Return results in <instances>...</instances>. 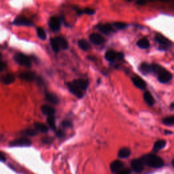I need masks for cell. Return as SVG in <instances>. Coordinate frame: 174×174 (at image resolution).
Here are the masks:
<instances>
[{
    "instance_id": "6da1fadb",
    "label": "cell",
    "mask_w": 174,
    "mask_h": 174,
    "mask_svg": "<svg viewBox=\"0 0 174 174\" xmlns=\"http://www.w3.org/2000/svg\"><path fill=\"white\" fill-rule=\"evenodd\" d=\"M66 84L71 93L78 98H82L84 95V92L87 89L89 82L87 79L80 78L67 82Z\"/></svg>"
},
{
    "instance_id": "7a4b0ae2",
    "label": "cell",
    "mask_w": 174,
    "mask_h": 174,
    "mask_svg": "<svg viewBox=\"0 0 174 174\" xmlns=\"http://www.w3.org/2000/svg\"><path fill=\"white\" fill-rule=\"evenodd\" d=\"M144 165L152 168H161L164 165V161L160 156L154 154H148L140 158Z\"/></svg>"
},
{
    "instance_id": "3957f363",
    "label": "cell",
    "mask_w": 174,
    "mask_h": 174,
    "mask_svg": "<svg viewBox=\"0 0 174 174\" xmlns=\"http://www.w3.org/2000/svg\"><path fill=\"white\" fill-rule=\"evenodd\" d=\"M14 59L17 63L25 66L26 67L29 68L31 67V60L29 56L24 55L22 53H16L14 56Z\"/></svg>"
},
{
    "instance_id": "277c9868",
    "label": "cell",
    "mask_w": 174,
    "mask_h": 174,
    "mask_svg": "<svg viewBox=\"0 0 174 174\" xmlns=\"http://www.w3.org/2000/svg\"><path fill=\"white\" fill-rule=\"evenodd\" d=\"M158 80L162 84H167L172 80L173 78V75L169 71L163 68L160 72L157 73Z\"/></svg>"
},
{
    "instance_id": "5b68a950",
    "label": "cell",
    "mask_w": 174,
    "mask_h": 174,
    "mask_svg": "<svg viewBox=\"0 0 174 174\" xmlns=\"http://www.w3.org/2000/svg\"><path fill=\"white\" fill-rule=\"evenodd\" d=\"M155 39L160 46V48H161L162 50H167L172 46V42L169 39H168L167 38H165V36L160 33L156 34Z\"/></svg>"
},
{
    "instance_id": "8992f818",
    "label": "cell",
    "mask_w": 174,
    "mask_h": 174,
    "mask_svg": "<svg viewBox=\"0 0 174 174\" xmlns=\"http://www.w3.org/2000/svg\"><path fill=\"white\" fill-rule=\"evenodd\" d=\"M13 25L16 26H26L31 27L33 26V22L31 20L26 18L25 16H17L13 21Z\"/></svg>"
},
{
    "instance_id": "52a82bcc",
    "label": "cell",
    "mask_w": 174,
    "mask_h": 174,
    "mask_svg": "<svg viewBox=\"0 0 174 174\" xmlns=\"http://www.w3.org/2000/svg\"><path fill=\"white\" fill-rule=\"evenodd\" d=\"M105 58L106 59L107 61L110 62H114L116 60H121L124 58L123 53H117L114 50H108L105 53Z\"/></svg>"
},
{
    "instance_id": "ba28073f",
    "label": "cell",
    "mask_w": 174,
    "mask_h": 174,
    "mask_svg": "<svg viewBox=\"0 0 174 174\" xmlns=\"http://www.w3.org/2000/svg\"><path fill=\"white\" fill-rule=\"evenodd\" d=\"M48 25H49L50 29L53 32H56L61 29V19L56 16H52L48 21Z\"/></svg>"
},
{
    "instance_id": "9c48e42d",
    "label": "cell",
    "mask_w": 174,
    "mask_h": 174,
    "mask_svg": "<svg viewBox=\"0 0 174 174\" xmlns=\"http://www.w3.org/2000/svg\"><path fill=\"white\" fill-rule=\"evenodd\" d=\"M131 169L135 172L140 173L144 169V162H142V159L139 158L137 159H133L131 162Z\"/></svg>"
},
{
    "instance_id": "30bf717a",
    "label": "cell",
    "mask_w": 174,
    "mask_h": 174,
    "mask_svg": "<svg viewBox=\"0 0 174 174\" xmlns=\"http://www.w3.org/2000/svg\"><path fill=\"white\" fill-rule=\"evenodd\" d=\"M10 145L11 146H17V147H24V146H30L31 145V142L30 139L26 138H21L16 139L15 140L10 142Z\"/></svg>"
},
{
    "instance_id": "8fae6325",
    "label": "cell",
    "mask_w": 174,
    "mask_h": 174,
    "mask_svg": "<svg viewBox=\"0 0 174 174\" xmlns=\"http://www.w3.org/2000/svg\"><path fill=\"white\" fill-rule=\"evenodd\" d=\"M19 78L21 80H23L31 82L37 80L38 77H37L36 73L35 72H31V71H27V72H22L20 74Z\"/></svg>"
},
{
    "instance_id": "7c38bea8",
    "label": "cell",
    "mask_w": 174,
    "mask_h": 174,
    "mask_svg": "<svg viewBox=\"0 0 174 174\" xmlns=\"http://www.w3.org/2000/svg\"><path fill=\"white\" fill-rule=\"evenodd\" d=\"M131 80H132L133 84L135 85L137 88H139V89L144 90L145 88H146V84H145V81L139 76H134L133 77H132Z\"/></svg>"
},
{
    "instance_id": "4fadbf2b",
    "label": "cell",
    "mask_w": 174,
    "mask_h": 174,
    "mask_svg": "<svg viewBox=\"0 0 174 174\" xmlns=\"http://www.w3.org/2000/svg\"><path fill=\"white\" fill-rule=\"evenodd\" d=\"M54 39H55V42H56V44H57L60 50H67L68 47H69L67 39L63 38V37L57 36Z\"/></svg>"
},
{
    "instance_id": "5bb4252c",
    "label": "cell",
    "mask_w": 174,
    "mask_h": 174,
    "mask_svg": "<svg viewBox=\"0 0 174 174\" xmlns=\"http://www.w3.org/2000/svg\"><path fill=\"white\" fill-rule=\"evenodd\" d=\"M15 80V76L13 73H6L0 77V81L4 84H10Z\"/></svg>"
},
{
    "instance_id": "9a60e30c",
    "label": "cell",
    "mask_w": 174,
    "mask_h": 174,
    "mask_svg": "<svg viewBox=\"0 0 174 174\" xmlns=\"http://www.w3.org/2000/svg\"><path fill=\"white\" fill-rule=\"evenodd\" d=\"M89 39L95 45H100L104 42V38L98 33H91L89 36Z\"/></svg>"
},
{
    "instance_id": "2e32d148",
    "label": "cell",
    "mask_w": 174,
    "mask_h": 174,
    "mask_svg": "<svg viewBox=\"0 0 174 174\" xmlns=\"http://www.w3.org/2000/svg\"><path fill=\"white\" fill-rule=\"evenodd\" d=\"M97 28L101 31V33L109 35L114 31L113 27L110 24H99L97 26Z\"/></svg>"
},
{
    "instance_id": "e0dca14e",
    "label": "cell",
    "mask_w": 174,
    "mask_h": 174,
    "mask_svg": "<svg viewBox=\"0 0 174 174\" xmlns=\"http://www.w3.org/2000/svg\"><path fill=\"white\" fill-rule=\"evenodd\" d=\"M124 167V163L121 161L116 160L110 164V169L113 173H117Z\"/></svg>"
},
{
    "instance_id": "ac0fdd59",
    "label": "cell",
    "mask_w": 174,
    "mask_h": 174,
    "mask_svg": "<svg viewBox=\"0 0 174 174\" xmlns=\"http://www.w3.org/2000/svg\"><path fill=\"white\" fill-rule=\"evenodd\" d=\"M45 98L46 100L51 103L53 104H57L59 102V99L57 96H56L55 94L52 93H45Z\"/></svg>"
},
{
    "instance_id": "d6986e66",
    "label": "cell",
    "mask_w": 174,
    "mask_h": 174,
    "mask_svg": "<svg viewBox=\"0 0 174 174\" xmlns=\"http://www.w3.org/2000/svg\"><path fill=\"white\" fill-rule=\"evenodd\" d=\"M42 112L44 114L48 116H52L55 114V110L52 106H50L48 105H44L42 106Z\"/></svg>"
},
{
    "instance_id": "ffe728a7",
    "label": "cell",
    "mask_w": 174,
    "mask_h": 174,
    "mask_svg": "<svg viewBox=\"0 0 174 174\" xmlns=\"http://www.w3.org/2000/svg\"><path fill=\"white\" fill-rule=\"evenodd\" d=\"M144 99L145 102L148 105H150V106H152L155 103V99H154L152 94H151L149 91L145 92V93L144 94Z\"/></svg>"
},
{
    "instance_id": "44dd1931",
    "label": "cell",
    "mask_w": 174,
    "mask_h": 174,
    "mask_svg": "<svg viewBox=\"0 0 174 174\" xmlns=\"http://www.w3.org/2000/svg\"><path fill=\"white\" fill-rule=\"evenodd\" d=\"M131 155V150L129 148H122L119 150L118 156L121 159H127Z\"/></svg>"
},
{
    "instance_id": "7402d4cb",
    "label": "cell",
    "mask_w": 174,
    "mask_h": 174,
    "mask_svg": "<svg viewBox=\"0 0 174 174\" xmlns=\"http://www.w3.org/2000/svg\"><path fill=\"white\" fill-rule=\"evenodd\" d=\"M165 145H166V142L163 139H160V140L156 141L154 144L152 151L154 152H158V151L161 150L162 148H163L165 146Z\"/></svg>"
},
{
    "instance_id": "603a6c76",
    "label": "cell",
    "mask_w": 174,
    "mask_h": 174,
    "mask_svg": "<svg viewBox=\"0 0 174 174\" xmlns=\"http://www.w3.org/2000/svg\"><path fill=\"white\" fill-rule=\"evenodd\" d=\"M137 45L142 49H147L150 47V42L147 38H142L138 41Z\"/></svg>"
},
{
    "instance_id": "cb8c5ba5",
    "label": "cell",
    "mask_w": 174,
    "mask_h": 174,
    "mask_svg": "<svg viewBox=\"0 0 174 174\" xmlns=\"http://www.w3.org/2000/svg\"><path fill=\"white\" fill-rule=\"evenodd\" d=\"M139 70L141 72L144 74H148L152 73V67L151 65L146 63H143L140 65Z\"/></svg>"
},
{
    "instance_id": "d4e9b609",
    "label": "cell",
    "mask_w": 174,
    "mask_h": 174,
    "mask_svg": "<svg viewBox=\"0 0 174 174\" xmlns=\"http://www.w3.org/2000/svg\"><path fill=\"white\" fill-rule=\"evenodd\" d=\"M34 127H35V129L38 131H40L42 133H46L48 131V127L46 125L41 123V122H36L34 124Z\"/></svg>"
},
{
    "instance_id": "484cf974",
    "label": "cell",
    "mask_w": 174,
    "mask_h": 174,
    "mask_svg": "<svg viewBox=\"0 0 174 174\" xmlns=\"http://www.w3.org/2000/svg\"><path fill=\"white\" fill-rule=\"evenodd\" d=\"M77 13H78V15H84V14H86L88 15H93L95 14V11L92 8H87L83 10H77Z\"/></svg>"
},
{
    "instance_id": "4316f807",
    "label": "cell",
    "mask_w": 174,
    "mask_h": 174,
    "mask_svg": "<svg viewBox=\"0 0 174 174\" xmlns=\"http://www.w3.org/2000/svg\"><path fill=\"white\" fill-rule=\"evenodd\" d=\"M78 46L84 51H87L90 48V44H88V42L85 39H80L78 41Z\"/></svg>"
},
{
    "instance_id": "83f0119b",
    "label": "cell",
    "mask_w": 174,
    "mask_h": 174,
    "mask_svg": "<svg viewBox=\"0 0 174 174\" xmlns=\"http://www.w3.org/2000/svg\"><path fill=\"white\" fill-rule=\"evenodd\" d=\"M47 123L48 126L51 129L55 130L56 129V122H55V117L54 115L48 116L47 118Z\"/></svg>"
},
{
    "instance_id": "f1b7e54d",
    "label": "cell",
    "mask_w": 174,
    "mask_h": 174,
    "mask_svg": "<svg viewBox=\"0 0 174 174\" xmlns=\"http://www.w3.org/2000/svg\"><path fill=\"white\" fill-rule=\"evenodd\" d=\"M37 35L39 38V39H42V40H45L46 38V33L44 29H42V27L37 28Z\"/></svg>"
},
{
    "instance_id": "f546056e",
    "label": "cell",
    "mask_w": 174,
    "mask_h": 174,
    "mask_svg": "<svg viewBox=\"0 0 174 174\" xmlns=\"http://www.w3.org/2000/svg\"><path fill=\"white\" fill-rule=\"evenodd\" d=\"M22 135H26V136H35L38 134V131L36 129H28L22 131L21 133Z\"/></svg>"
},
{
    "instance_id": "4dcf8cb0",
    "label": "cell",
    "mask_w": 174,
    "mask_h": 174,
    "mask_svg": "<svg viewBox=\"0 0 174 174\" xmlns=\"http://www.w3.org/2000/svg\"><path fill=\"white\" fill-rule=\"evenodd\" d=\"M162 123L167 125V126H172L174 124V116H171L165 118L162 120Z\"/></svg>"
},
{
    "instance_id": "1f68e13d",
    "label": "cell",
    "mask_w": 174,
    "mask_h": 174,
    "mask_svg": "<svg viewBox=\"0 0 174 174\" xmlns=\"http://www.w3.org/2000/svg\"><path fill=\"white\" fill-rule=\"evenodd\" d=\"M50 44H51V46H52V48L54 52L56 53H58L60 51V48L58 46L57 44H56V42H55V39L52 38L50 39Z\"/></svg>"
},
{
    "instance_id": "d6a6232c",
    "label": "cell",
    "mask_w": 174,
    "mask_h": 174,
    "mask_svg": "<svg viewBox=\"0 0 174 174\" xmlns=\"http://www.w3.org/2000/svg\"><path fill=\"white\" fill-rule=\"evenodd\" d=\"M113 25L118 29H125V28H127L128 27L127 24L124 23V22H114Z\"/></svg>"
},
{
    "instance_id": "836d02e7",
    "label": "cell",
    "mask_w": 174,
    "mask_h": 174,
    "mask_svg": "<svg viewBox=\"0 0 174 174\" xmlns=\"http://www.w3.org/2000/svg\"><path fill=\"white\" fill-rule=\"evenodd\" d=\"M62 127L64 129H67V128H71L72 127V122L70 121H68V120H65L62 122Z\"/></svg>"
},
{
    "instance_id": "e575fe53",
    "label": "cell",
    "mask_w": 174,
    "mask_h": 174,
    "mask_svg": "<svg viewBox=\"0 0 174 174\" xmlns=\"http://www.w3.org/2000/svg\"><path fill=\"white\" fill-rule=\"evenodd\" d=\"M53 138H42V142L44 144H50L53 142Z\"/></svg>"
},
{
    "instance_id": "d590c367",
    "label": "cell",
    "mask_w": 174,
    "mask_h": 174,
    "mask_svg": "<svg viewBox=\"0 0 174 174\" xmlns=\"http://www.w3.org/2000/svg\"><path fill=\"white\" fill-rule=\"evenodd\" d=\"M131 173V170L129 169H124L118 171V172L116 173V174H130Z\"/></svg>"
},
{
    "instance_id": "8d00e7d4",
    "label": "cell",
    "mask_w": 174,
    "mask_h": 174,
    "mask_svg": "<svg viewBox=\"0 0 174 174\" xmlns=\"http://www.w3.org/2000/svg\"><path fill=\"white\" fill-rule=\"evenodd\" d=\"M7 65L5 63L4 61H2L1 59H0V72H2L3 70H4L5 68H6Z\"/></svg>"
},
{
    "instance_id": "74e56055",
    "label": "cell",
    "mask_w": 174,
    "mask_h": 174,
    "mask_svg": "<svg viewBox=\"0 0 174 174\" xmlns=\"http://www.w3.org/2000/svg\"><path fill=\"white\" fill-rule=\"evenodd\" d=\"M56 135H57L59 138H63L65 135V133L61 129H59L57 131H56Z\"/></svg>"
},
{
    "instance_id": "f35d334b",
    "label": "cell",
    "mask_w": 174,
    "mask_h": 174,
    "mask_svg": "<svg viewBox=\"0 0 174 174\" xmlns=\"http://www.w3.org/2000/svg\"><path fill=\"white\" fill-rule=\"evenodd\" d=\"M146 2H147L146 0H138V1L137 2V4H138L139 5H144L146 4Z\"/></svg>"
},
{
    "instance_id": "ab89813d",
    "label": "cell",
    "mask_w": 174,
    "mask_h": 174,
    "mask_svg": "<svg viewBox=\"0 0 174 174\" xmlns=\"http://www.w3.org/2000/svg\"><path fill=\"white\" fill-rule=\"evenodd\" d=\"M0 161H5V156L2 152H0Z\"/></svg>"
},
{
    "instance_id": "60d3db41",
    "label": "cell",
    "mask_w": 174,
    "mask_h": 174,
    "mask_svg": "<svg viewBox=\"0 0 174 174\" xmlns=\"http://www.w3.org/2000/svg\"><path fill=\"white\" fill-rule=\"evenodd\" d=\"M165 133H169V134H172V131H165Z\"/></svg>"
},
{
    "instance_id": "b9f144b4",
    "label": "cell",
    "mask_w": 174,
    "mask_h": 174,
    "mask_svg": "<svg viewBox=\"0 0 174 174\" xmlns=\"http://www.w3.org/2000/svg\"><path fill=\"white\" fill-rule=\"evenodd\" d=\"M147 1V0H146ZM151 1H152V0H151ZM159 1H162V2H167V1H169V0H159Z\"/></svg>"
},
{
    "instance_id": "7bdbcfd3",
    "label": "cell",
    "mask_w": 174,
    "mask_h": 174,
    "mask_svg": "<svg viewBox=\"0 0 174 174\" xmlns=\"http://www.w3.org/2000/svg\"><path fill=\"white\" fill-rule=\"evenodd\" d=\"M127 2H132L133 0H127Z\"/></svg>"
},
{
    "instance_id": "ee69618b",
    "label": "cell",
    "mask_w": 174,
    "mask_h": 174,
    "mask_svg": "<svg viewBox=\"0 0 174 174\" xmlns=\"http://www.w3.org/2000/svg\"><path fill=\"white\" fill-rule=\"evenodd\" d=\"M173 104H172V108H173Z\"/></svg>"
},
{
    "instance_id": "f6af8a7d",
    "label": "cell",
    "mask_w": 174,
    "mask_h": 174,
    "mask_svg": "<svg viewBox=\"0 0 174 174\" xmlns=\"http://www.w3.org/2000/svg\"><path fill=\"white\" fill-rule=\"evenodd\" d=\"M2 57V55H1V53H0V58Z\"/></svg>"
}]
</instances>
